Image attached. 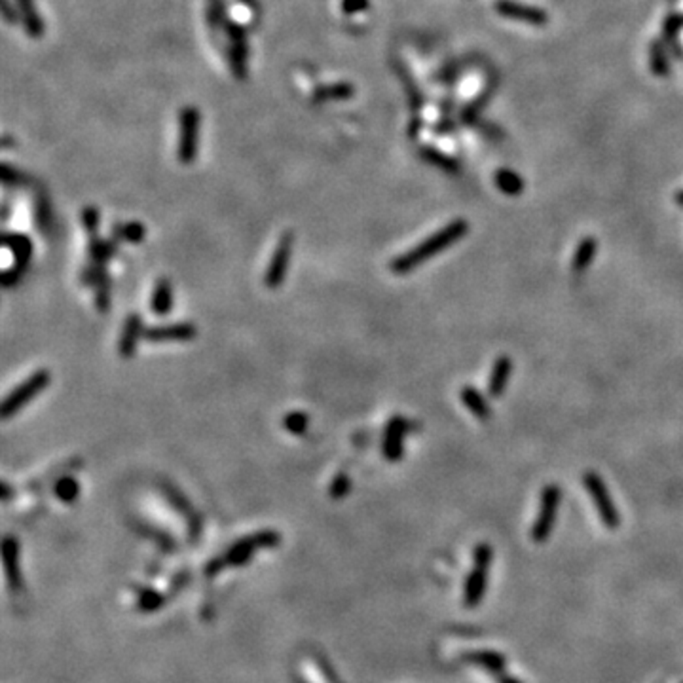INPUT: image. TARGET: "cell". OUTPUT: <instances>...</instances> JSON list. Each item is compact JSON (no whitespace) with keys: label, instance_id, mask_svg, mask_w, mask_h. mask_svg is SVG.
<instances>
[{"label":"cell","instance_id":"83f0119b","mask_svg":"<svg viewBox=\"0 0 683 683\" xmlns=\"http://www.w3.org/2000/svg\"><path fill=\"white\" fill-rule=\"evenodd\" d=\"M110 300H112V281H106V283L95 289V307H97V312H109Z\"/></svg>","mask_w":683,"mask_h":683},{"label":"cell","instance_id":"ffe728a7","mask_svg":"<svg viewBox=\"0 0 683 683\" xmlns=\"http://www.w3.org/2000/svg\"><path fill=\"white\" fill-rule=\"evenodd\" d=\"M118 253V241L114 238L110 239H101V238H92L89 244H87V256L92 262H101V264H106L110 258H114V255Z\"/></svg>","mask_w":683,"mask_h":683},{"label":"cell","instance_id":"e575fe53","mask_svg":"<svg viewBox=\"0 0 683 683\" xmlns=\"http://www.w3.org/2000/svg\"><path fill=\"white\" fill-rule=\"evenodd\" d=\"M676 203L677 205H683V190H679L676 194Z\"/></svg>","mask_w":683,"mask_h":683},{"label":"cell","instance_id":"7c38bea8","mask_svg":"<svg viewBox=\"0 0 683 683\" xmlns=\"http://www.w3.org/2000/svg\"><path fill=\"white\" fill-rule=\"evenodd\" d=\"M197 336V329L192 323H171L156 324L145 330V340L154 344H168V342H190Z\"/></svg>","mask_w":683,"mask_h":683},{"label":"cell","instance_id":"cb8c5ba5","mask_svg":"<svg viewBox=\"0 0 683 683\" xmlns=\"http://www.w3.org/2000/svg\"><path fill=\"white\" fill-rule=\"evenodd\" d=\"M53 493H55V498L61 503H75V499H78V496H80V482L70 475L61 476V479L55 481Z\"/></svg>","mask_w":683,"mask_h":683},{"label":"cell","instance_id":"9c48e42d","mask_svg":"<svg viewBox=\"0 0 683 683\" xmlns=\"http://www.w3.org/2000/svg\"><path fill=\"white\" fill-rule=\"evenodd\" d=\"M412 431V423L403 416L389 417L388 425L383 429V439H382V454L383 458L397 464L403 459L405 454V437L406 433Z\"/></svg>","mask_w":683,"mask_h":683},{"label":"cell","instance_id":"7a4b0ae2","mask_svg":"<svg viewBox=\"0 0 683 683\" xmlns=\"http://www.w3.org/2000/svg\"><path fill=\"white\" fill-rule=\"evenodd\" d=\"M279 541H281V535L275 530H262V532L251 533L247 537H241L239 541H236L224 554L209 562L207 567H205V574L214 575L219 574L220 569H224V567L245 566V564H249L256 550L273 549V547H278Z\"/></svg>","mask_w":683,"mask_h":683},{"label":"cell","instance_id":"ac0fdd59","mask_svg":"<svg viewBox=\"0 0 683 683\" xmlns=\"http://www.w3.org/2000/svg\"><path fill=\"white\" fill-rule=\"evenodd\" d=\"M300 682L302 683H338L336 677L329 672V666H324L317 659H304L300 662Z\"/></svg>","mask_w":683,"mask_h":683},{"label":"cell","instance_id":"603a6c76","mask_svg":"<svg viewBox=\"0 0 683 683\" xmlns=\"http://www.w3.org/2000/svg\"><path fill=\"white\" fill-rule=\"evenodd\" d=\"M496 186L507 196H518L524 190V180L510 169H499L496 173Z\"/></svg>","mask_w":683,"mask_h":683},{"label":"cell","instance_id":"3957f363","mask_svg":"<svg viewBox=\"0 0 683 683\" xmlns=\"http://www.w3.org/2000/svg\"><path fill=\"white\" fill-rule=\"evenodd\" d=\"M50 382H52V374H50V371H44V368L33 372L29 378H25L23 382L19 383L13 391H10L6 399L2 400V408H0L2 417L10 420L12 416H16L23 406L29 405L33 399H36L50 386Z\"/></svg>","mask_w":683,"mask_h":683},{"label":"cell","instance_id":"5bb4252c","mask_svg":"<svg viewBox=\"0 0 683 683\" xmlns=\"http://www.w3.org/2000/svg\"><path fill=\"white\" fill-rule=\"evenodd\" d=\"M510 372H513V361L507 355H501L496 359L492 368V374H490V380H488V395L498 399L501 395L505 393L507 389V383H509Z\"/></svg>","mask_w":683,"mask_h":683},{"label":"cell","instance_id":"30bf717a","mask_svg":"<svg viewBox=\"0 0 683 683\" xmlns=\"http://www.w3.org/2000/svg\"><path fill=\"white\" fill-rule=\"evenodd\" d=\"M160 492L163 493V498L168 499V503L173 507L177 513L185 516L186 522H188V533H190V539H196L200 535V515H196V510L192 507V503L188 501L185 493L180 492L179 488L171 484V482H162L160 484Z\"/></svg>","mask_w":683,"mask_h":683},{"label":"cell","instance_id":"484cf974","mask_svg":"<svg viewBox=\"0 0 683 683\" xmlns=\"http://www.w3.org/2000/svg\"><path fill=\"white\" fill-rule=\"evenodd\" d=\"M349 492H351V479H349L348 473H344V471L336 473V475L332 476V481H330V486H329L330 498L344 499Z\"/></svg>","mask_w":683,"mask_h":683},{"label":"cell","instance_id":"d4e9b609","mask_svg":"<svg viewBox=\"0 0 683 683\" xmlns=\"http://www.w3.org/2000/svg\"><path fill=\"white\" fill-rule=\"evenodd\" d=\"M310 425V416L304 412H289L283 417V427L285 431H289L290 435H304Z\"/></svg>","mask_w":683,"mask_h":683},{"label":"cell","instance_id":"52a82bcc","mask_svg":"<svg viewBox=\"0 0 683 683\" xmlns=\"http://www.w3.org/2000/svg\"><path fill=\"white\" fill-rule=\"evenodd\" d=\"M562 499V490L558 484H547L541 492V507H539L537 518L532 526V539L535 543H543L550 537V532L554 528L556 513Z\"/></svg>","mask_w":683,"mask_h":683},{"label":"cell","instance_id":"4316f807","mask_svg":"<svg viewBox=\"0 0 683 683\" xmlns=\"http://www.w3.org/2000/svg\"><path fill=\"white\" fill-rule=\"evenodd\" d=\"M651 69L655 70V75L666 76L668 72V63H666L665 50L660 46V42H653L651 44Z\"/></svg>","mask_w":683,"mask_h":683},{"label":"cell","instance_id":"e0dca14e","mask_svg":"<svg viewBox=\"0 0 683 683\" xmlns=\"http://www.w3.org/2000/svg\"><path fill=\"white\" fill-rule=\"evenodd\" d=\"M2 558H4V569L10 583L19 586L21 583V572H19V543L18 539L6 537L2 543Z\"/></svg>","mask_w":683,"mask_h":683},{"label":"cell","instance_id":"7402d4cb","mask_svg":"<svg viewBox=\"0 0 683 683\" xmlns=\"http://www.w3.org/2000/svg\"><path fill=\"white\" fill-rule=\"evenodd\" d=\"M80 281L86 287H92V289H97L103 283L110 281L109 270H106V264H101V262H87L86 266L82 268L80 273Z\"/></svg>","mask_w":683,"mask_h":683},{"label":"cell","instance_id":"836d02e7","mask_svg":"<svg viewBox=\"0 0 683 683\" xmlns=\"http://www.w3.org/2000/svg\"><path fill=\"white\" fill-rule=\"evenodd\" d=\"M12 498V486L8 482H2V501H10Z\"/></svg>","mask_w":683,"mask_h":683},{"label":"cell","instance_id":"f546056e","mask_svg":"<svg viewBox=\"0 0 683 683\" xmlns=\"http://www.w3.org/2000/svg\"><path fill=\"white\" fill-rule=\"evenodd\" d=\"M162 602H163V596L158 591H154V589H145V591L141 592V596H139L141 608H145L151 611V609H156L158 606H162Z\"/></svg>","mask_w":683,"mask_h":683},{"label":"cell","instance_id":"d590c367","mask_svg":"<svg viewBox=\"0 0 683 683\" xmlns=\"http://www.w3.org/2000/svg\"><path fill=\"white\" fill-rule=\"evenodd\" d=\"M501 683H518V682H515V679H510V677H503V679H501Z\"/></svg>","mask_w":683,"mask_h":683},{"label":"cell","instance_id":"f1b7e54d","mask_svg":"<svg viewBox=\"0 0 683 683\" xmlns=\"http://www.w3.org/2000/svg\"><path fill=\"white\" fill-rule=\"evenodd\" d=\"M82 224L86 228V232L95 238L99 228V211L95 207H86L82 211Z\"/></svg>","mask_w":683,"mask_h":683},{"label":"cell","instance_id":"9a60e30c","mask_svg":"<svg viewBox=\"0 0 683 683\" xmlns=\"http://www.w3.org/2000/svg\"><path fill=\"white\" fill-rule=\"evenodd\" d=\"M173 285L168 278H160L152 289L151 296V310L156 313L158 317H165L173 310Z\"/></svg>","mask_w":683,"mask_h":683},{"label":"cell","instance_id":"277c9868","mask_svg":"<svg viewBox=\"0 0 683 683\" xmlns=\"http://www.w3.org/2000/svg\"><path fill=\"white\" fill-rule=\"evenodd\" d=\"M2 245H4V249L12 251L13 255V266L2 273V285L8 289V287H13L16 283H19V279L23 278L25 270L31 264V256H33L35 247H33V241L25 234L18 232L4 234Z\"/></svg>","mask_w":683,"mask_h":683},{"label":"cell","instance_id":"5b68a950","mask_svg":"<svg viewBox=\"0 0 683 683\" xmlns=\"http://www.w3.org/2000/svg\"><path fill=\"white\" fill-rule=\"evenodd\" d=\"M493 550L488 543H481L475 549V567L465 581V606L475 608L484 596L488 585V569L492 564Z\"/></svg>","mask_w":683,"mask_h":683},{"label":"cell","instance_id":"8992f818","mask_svg":"<svg viewBox=\"0 0 683 683\" xmlns=\"http://www.w3.org/2000/svg\"><path fill=\"white\" fill-rule=\"evenodd\" d=\"M583 484H585V490L594 501V507H596L598 516H600L603 526L611 528V530L619 526V510L615 507L613 498H611L606 482L602 481V476L594 473V471H586L583 475Z\"/></svg>","mask_w":683,"mask_h":683},{"label":"cell","instance_id":"2e32d148","mask_svg":"<svg viewBox=\"0 0 683 683\" xmlns=\"http://www.w3.org/2000/svg\"><path fill=\"white\" fill-rule=\"evenodd\" d=\"M459 395H461V403L465 405V408L475 417H479V420H488V417L492 416V406H490L486 397L476 388L465 386Z\"/></svg>","mask_w":683,"mask_h":683},{"label":"cell","instance_id":"6da1fadb","mask_svg":"<svg viewBox=\"0 0 683 683\" xmlns=\"http://www.w3.org/2000/svg\"><path fill=\"white\" fill-rule=\"evenodd\" d=\"M469 232V224L467 220L456 219L448 222L444 228H440L439 232H435L433 236H429L427 239H423L422 244H417L416 247H412L406 253L393 258V262L389 264L391 272L397 275H406L412 270H416L417 266H422L423 262L431 261L433 256L446 251L454 244H458L459 239L465 238V234Z\"/></svg>","mask_w":683,"mask_h":683},{"label":"cell","instance_id":"4dcf8cb0","mask_svg":"<svg viewBox=\"0 0 683 683\" xmlns=\"http://www.w3.org/2000/svg\"><path fill=\"white\" fill-rule=\"evenodd\" d=\"M473 660H476V662H482V665H486L490 670H501L503 668V657H499V655H496V653H479V655H473Z\"/></svg>","mask_w":683,"mask_h":683},{"label":"cell","instance_id":"ba28073f","mask_svg":"<svg viewBox=\"0 0 683 683\" xmlns=\"http://www.w3.org/2000/svg\"><path fill=\"white\" fill-rule=\"evenodd\" d=\"M293 251H295V234L285 232L278 241V247L273 251L270 264L266 268V275H264V283L268 289H279L283 285L285 278H287V270L290 266V258H293Z\"/></svg>","mask_w":683,"mask_h":683},{"label":"cell","instance_id":"d6986e66","mask_svg":"<svg viewBox=\"0 0 683 683\" xmlns=\"http://www.w3.org/2000/svg\"><path fill=\"white\" fill-rule=\"evenodd\" d=\"M598 253V241L596 238H583L579 241V245L575 247L574 258H572V272L574 273H583L586 268L591 266L594 256Z\"/></svg>","mask_w":683,"mask_h":683},{"label":"cell","instance_id":"d6a6232c","mask_svg":"<svg viewBox=\"0 0 683 683\" xmlns=\"http://www.w3.org/2000/svg\"><path fill=\"white\" fill-rule=\"evenodd\" d=\"M682 25H683L682 16H670V18L666 19V21H665V36H666V38H668V40H672V38H674V36L679 33Z\"/></svg>","mask_w":683,"mask_h":683},{"label":"cell","instance_id":"8fae6325","mask_svg":"<svg viewBox=\"0 0 683 683\" xmlns=\"http://www.w3.org/2000/svg\"><path fill=\"white\" fill-rule=\"evenodd\" d=\"M145 324L139 313H129L124 321L122 332L118 338V354L124 359H131L137 354L139 342L145 340Z\"/></svg>","mask_w":683,"mask_h":683},{"label":"cell","instance_id":"44dd1931","mask_svg":"<svg viewBox=\"0 0 683 683\" xmlns=\"http://www.w3.org/2000/svg\"><path fill=\"white\" fill-rule=\"evenodd\" d=\"M112 238L116 241H126V244H141L146 238V228L141 222H124V224H114L112 228Z\"/></svg>","mask_w":683,"mask_h":683},{"label":"cell","instance_id":"4fadbf2b","mask_svg":"<svg viewBox=\"0 0 683 683\" xmlns=\"http://www.w3.org/2000/svg\"><path fill=\"white\" fill-rule=\"evenodd\" d=\"M496 10L501 13L503 18L516 19V21H524V23L532 25H543L549 21V16L539 10L535 6H526L520 2H513V0H498L496 2Z\"/></svg>","mask_w":683,"mask_h":683},{"label":"cell","instance_id":"1f68e13d","mask_svg":"<svg viewBox=\"0 0 683 683\" xmlns=\"http://www.w3.org/2000/svg\"><path fill=\"white\" fill-rule=\"evenodd\" d=\"M425 156H427L429 162L437 163V165H440V168L446 169V171H456V169H458L456 165H454V162H452L450 158L442 156V154H439V152L427 151V152H425Z\"/></svg>","mask_w":683,"mask_h":683}]
</instances>
